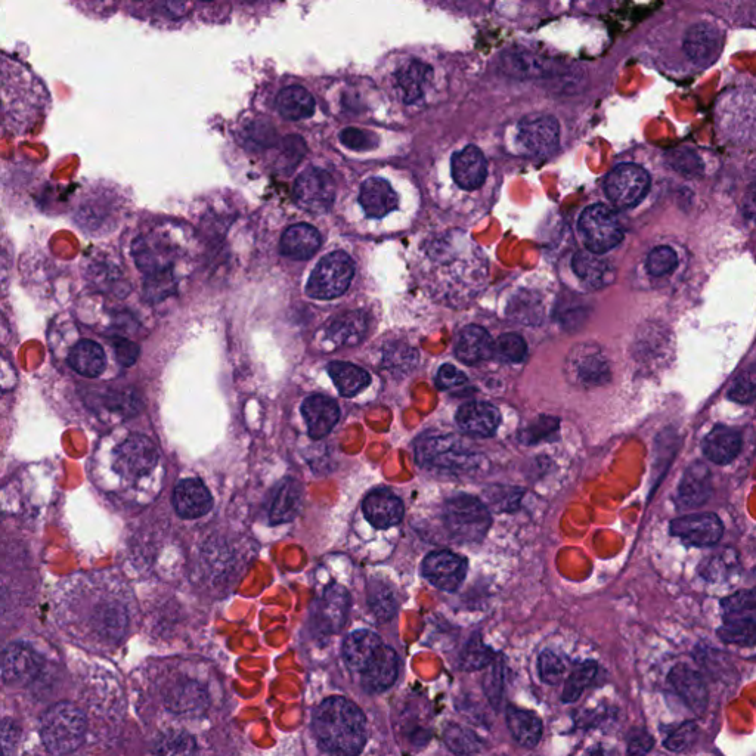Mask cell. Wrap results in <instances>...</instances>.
I'll return each mask as SVG.
<instances>
[{
    "mask_svg": "<svg viewBox=\"0 0 756 756\" xmlns=\"http://www.w3.org/2000/svg\"><path fill=\"white\" fill-rule=\"evenodd\" d=\"M443 739H445L446 746L455 754H476L482 746L476 734L460 727V725H449L445 734H443Z\"/></svg>",
    "mask_w": 756,
    "mask_h": 756,
    "instance_id": "cell-42",
    "label": "cell"
},
{
    "mask_svg": "<svg viewBox=\"0 0 756 756\" xmlns=\"http://www.w3.org/2000/svg\"><path fill=\"white\" fill-rule=\"evenodd\" d=\"M45 82L30 65L0 51V130H23L51 107Z\"/></svg>",
    "mask_w": 756,
    "mask_h": 756,
    "instance_id": "cell-1",
    "label": "cell"
},
{
    "mask_svg": "<svg viewBox=\"0 0 756 756\" xmlns=\"http://www.w3.org/2000/svg\"><path fill=\"white\" fill-rule=\"evenodd\" d=\"M277 107L284 119L299 122L314 116L315 99L302 86H288L278 95Z\"/></svg>",
    "mask_w": 756,
    "mask_h": 756,
    "instance_id": "cell-32",
    "label": "cell"
},
{
    "mask_svg": "<svg viewBox=\"0 0 756 756\" xmlns=\"http://www.w3.org/2000/svg\"><path fill=\"white\" fill-rule=\"evenodd\" d=\"M712 492L711 470L703 463H694L684 473L678 486V504L684 508L700 507Z\"/></svg>",
    "mask_w": 756,
    "mask_h": 756,
    "instance_id": "cell-25",
    "label": "cell"
},
{
    "mask_svg": "<svg viewBox=\"0 0 756 756\" xmlns=\"http://www.w3.org/2000/svg\"><path fill=\"white\" fill-rule=\"evenodd\" d=\"M507 725L511 736L525 748H535L542 739V721L535 712L508 708Z\"/></svg>",
    "mask_w": 756,
    "mask_h": 756,
    "instance_id": "cell-31",
    "label": "cell"
},
{
    "mask_svg": "<svg viewBox=\"0 0 756 756\" xmlns=\"http://www.w3.org/2000/svg\"><path fill=\"white\" fill-rule=\"evenodd\" d=\"M368 331V318L362 312H347L337 316L327 328L328 340L337 346H356Z\"/></svg>",
    "mask_w": 756,
    "mask_h": 756,
    "instance_id": "cell-30",
    "label": "cell"
},
{
    "mask_svg": "<svg viewBox=\"0 0 756 756\" xmlns=\"http://www.w3.org/2000/svg\"><path fill=\"white\" fill-rule=\"evenodd\" d=\"M314 733L327 754L358 755L367 742V721L355 703L331 697L316 709Z\"/></svg>",
    "mask_w": 756,
    "mask_h": 756,
    "instance_id": "cell-2",
    "label": "cell"
},
{
    "mask_svg": "<svg viewBox=\"0 0 756 756\" xmlns=\"http://www.w3.org/2000/svg\"><path fill=\"white\" fill-rule=\"evenodd\" d=\"M669 681L693 712L702 714L705 711L708 706V689L696 671L686 665L675 666L669 675Z\"/></svg>",
    "mask_w": 756,
    "mask_h": 756,
    "instance_id": "cell-24",
    "label": "cell"
},
{
    "mask_svg": "<svg viewBox=\"0 0 756 756\" xmlns=\"http://www.w3.org/2000/svg\"><path fill=\"white\" fill-rule=\"evenodd\" d=\"M417 461L430 469L470 472L479 466V457L455 436H429L417 443Z\"/></svg>",
    "mask_w": 756,
    "mask_h": 756,
    "instance_id": "cell-5",
    "label": "cell"
},
{
    "mask_svg": "<svg viewBox=\"0 0 756 756\" xmlns=\"http://www.w3.org/2000/svg\"><path fill=\"white\" fill-rule=\"evenodd\" d=\"M359 203L367 216L381 219L398 207L399 198L389 182L381 178H370L362 184Z\"/></svg>",
    "mask_w": 756,
    "mask_h": 756,
    "instance_id": "cell-23",
    "label": "cell"
},
{
    "mask_svg": "<svg viewBox=\"0 0 756 756\" xmlns=\"http://www.w3.org/2000/svg\"><path fill=\"white\" fill-rule=\"evenodd\" d=\"M579 234L590 252L603 254L624 240V229L615 213L603 204H594L579 219Z\"/></svg>",
    "mask_w": 756,
    "mask_h": 756,
    "instance_id": "cell-7",
    "label": "cell"
},
{
    "mask_svg": "<svg viewBox=\"0 0 756 756\" xmlns=\"http://www.w3.org/2000/svg\"><path fill=\"white\" fill-rule=\"evenodd\" d=\"M365 517L377 529H389L401 523L404 517V504L389 489H376L370 492L362 503Z\"/></svg>",
    "mask_w": 756,
    "mask_h": 756,
    "instance_id": "cell-18",
    "label": "cell"
},
{
    "mask_svg": "<svg viewBox=\"0 0 756 756\" xmlns=\"http://www.w3.org/2000/svg\"><path fill=\"white\" fill-rule=\"evenodd\" d=\"M573 271L585 284L594 288L606 285L610 277L609 263L590 250L576 254L573 259Z\"/></svg>",
    "mask_w": 756,
    "mask_h": 756,
    "instance_id": "cell-37",
    "label": "cell"
},
{
    "mask_svg": "<svg viewBox=\"0 0 756 756\" xmlns=\"http://www.w3.org/2000/svg\"><path fill=\"white\" fill-rule=\"evenodd\" d=\"M491 659V650L486 649V647L476 638V640L470 641L469 646L464 650L461 663H463V668L467 669V671H476V669L488 665V663L491 662Z\"/></svg>",
    "mask_w": 756,
    "mask_h": 756,
    "instance_id": "cell-48",
    "label": "cell"
},
{
    "mask_svg": "<svg viewBox=\"0 0 756 756\" xmlns=\"http://www.w3.org/2000/svg\"><path fill=\"white\" fill-rule=\"evenodd\" d=\"M85 733V714L73 703H57L45 712L40 721L43 745L54 755L76 752L85 740Z\"/></svg>",
    "mask_w": 756,
    "mask_h": 756,
    "instance_id": "cell-3",
    "label": "cell"
},
{
    "mask_svg": "<svg viewBox=\"0 0 756 756\" xmlns=\"http://www.w3.org/2000/svg\"><path fill=\"white\" fill-rule=\"evenodd\" d=\"M671 534L689 547H711L720 541L724 526L717 514H689L671 523Z\"/></svg>",
    "mask_w": 756,
    "mask_h": 756,
    "instance_id": "cell-12",
    "label": "cell"
},
{
    "mask_svg": "<svg viewBox=\"0 0 756 756\" xmlns=\"http://www.w3.org/2000/svg\"><path fill=\"white\" fill-rule=\"evenodd\" d=\"M158 752H161V754H191V752H194V745H192V740L184 734H173L161 743Z\"/></svg>",
    "mask_w": 756,
    "mask_h": 756,
    "instance_id": "cell-54",
    "label": "cell"
},
{
    "mask_svg": "<svg viewBox=\"0 0 756 756\" xmlns=\"http://www.w3.org/2000/svg\"><path fill=\"white\" fill-rule=\"evenodd\" d=\"M445 523L458 542L479 544L491 528L492 517L479 498L457 495L445 505Z\"/></svg>",
    "mask_w": 756,
    "mask_h": 756,
    "instance_id": "cell-4",
    "label": "cell"
},
{
    "mask_svg": "<svg viewBox=\"0 0 756 756\" xmlns=\"http://www.w3.org/2000/svg\"><path fill=\"white\" fill-rule=\"evenodd\" d=\"M697 736V725L686 723L672 731L671 736L665 740V748L672 752H683L693 745Z\"/></svg>",
    "mask_w": 756,
    "mask_h": 756,
    "instance_id": "cell-50",
    "label": "cell"
},
{
    "mask_svg": "<svg viewBox=\"0 0 756 756\" xmlns=\"http://www.w3.org/2000/svg\"><path fill=\"white\" fill-rule=\"evenodd\" d=\"M321 247V235L314 226L299 223L290 226L281 238V253L294 260H306Z\"/></svg>",
    "mask_w": 756,
    "mask_h": 756,
    "instance_id": "cell-28",
    "label": "cell"
},
{
    "mask_svg": "<svg viewBox=\"0 0 756 756\" xmlns=\"http://www.w3.org/2000/svg\"><path fill=\"white\" fill-rule=\"evenodd\" d=\"M173 507L182 519H200L212 510V494L201 480L185 479L176 485Z\"/></svg>",
    "mask_w": 756,
    "mask_h": 756,
    "instance_id": "cell-17",
    "label": "cell"
},
{
    "mask_svg": "<svg viewBox=\"0 0 756 756\" xmlns=\"http://www.w3.org/2000/svg\"><path fill=\"white\" fill-rule=\"evenodd\" d=\"M158 451L147 436L132 435L117 446L114 469L125 479H139L157 466Z\"/></svg>",
    "mask_w": 756,
    "mask_h": 756,
    "instance_id": "cell-10",
    "label": "cell"
},
{
    "mask_svg": "<svg viewBox=\"0 0 756 756\" xmlns=\"http://www.w3.org/2000/svg\"><path fill=\"white\" fill-rule=\"evenodd\" d=\"M498 408L488 402H469L457 412V424L464 433L476 438H491L500 426Z\"/></svg>",
    "mask_w": 756,
    "mask_h": 756,
    "instance_id": "cell-19",
    "label": "cell"
},
{
    "mask_svg": "<svg viewBox=\"0 0 756 756\" xmlns=\"http://www.w3.org/2000/svg\"><path fill=\"white\" fill-rule=\"evenodd\" d=\"M244 2H256V0H244Z\"/></svg>",
    "mask_w": 756,
    "mask_h": 756,
    "instance_id": "cell-58",
    "label": "cell"
},
{
    "mask_svg": "<svg viewBox=\"0 0 756 756\" xmlns=\"http://www.w3.org/2000/svg\"><path fill=\"white\" fill-rule=\"evenodd\" d=\"M206 2H212V0H206Z\"/></svg>",
    "mask_w": 756,
    "mask_h": 756,
    "instance_id": "cell-59",
    "label": "cell"
},
{
    "mask_svg": "<svg viewBox=\"0 0 756 756\" xmlns=\"http://www.w3.org/2000/svg\"><path fill=\"white\" fill-rule=\"evenodd\" d=\"M755 607V591H739L723 600L724 619H755Z\"/></svg>",
    "mask_w": 756,
    "mask_h": 756,
    "instance_id": "cell-43",
    "label": "cell"
},
{
    "mask_svg": "<svg viewBox=\"0 0 756 756\" xmlns=\"http://www.w3.org/2000/svg\"><path fill=\"white\" fill-rule=\"evenodd\" d=\"M68 361L77 373L89 378L101 376L107 365L104 350L91 340H83L74 347Z\"/></svg>",
    "mask_w": 756,
    "mask_h": 756,
    "instance_id": "cell-36",
    "label": "cell"
},
{
    "mask_svg": "<svg viewBox=\"0 0 756 756\" xmlns=\"http://www.w3.org/2000/svg\"><path fill=\"white\" fill-rule=\"evenodd\" d=\"M495 352H497L498 358L503 359V361L516 364V362H522L525 359L528 346L519 334L508 333L503 334L498 339L497 345H494Z\"/></svg>",
    "mask_w": 756,
    "mask_h": 756,
    "instance_id": "cell-44",
    "label": "cell"
},
{
    "mask_svg": "<svg viewBox=\"0 0 756 756\" xmlns=\"http://www.w3.org/2000/svg\"><path fill=\"white\" fill-rule=\"evenodd\" d=\"M755 396L754 373H745L737 378L733 389L730 390V398L740 404H751Z\"/></svg>",
    "mask_w": 756,
    "mask_h": 756,
    "instance_id": "cell-51",
    "label": "cell"
},
{
    "mask_svg": "<svg viewBox=\"0 0 756 756\" xmlns=\"http://www.w3.org/2000/svg\"><path fill=\"white\" fill-rule=\"evenodd\" d=\"M723 48V34L714 24L700 23L693 26L684 39V51L689 60L706 67L717 60Z\"/></svg>",
    "mask_w": 756,
    "mask_h": 756,
    "instance_id": "cell-16",
    "label": "cell"
},
{
    "mask_svg": "<svg viewBox=\"0 0 756 756\" xmlns=\"http://www.w3.org/2000/svg\"><path fill=\"white\" fill-rule=\"evenodd\" d=\"M433 80V68L417 58L404 60L392 73L393 89L404 104L412 105L426 96Z\"/></svg>",
    "mask_w": 756,
    "mask_h": 756,
    "instance_id": "cell-15",
    "label": "cell"
},
{
    "mask_svg": "<svg viewBox=\"0 0 756 756\" xmlns=\"http://www.w3.org/2000/svg\"><path fill=\"white\" fill-rule=\"evenodd\" d=\"M538 669L541 680L544 683L550 684V686H557L563 680V677H565V663L551 650H545V652L541 653Z\"/></svg>",
    "mask_w": 756,
    "mask_h": 756,
    "instance_id": "cell-45",
    "label": "cell"
},
{
    "mask_svg": "<svg viewBox=\"0 0 756 756\" xmlns=\"http://www.w3.org/2000/svg\"><path fill=\"white\" fill-rule=\"evenodd\" d=\"M488 175L485 156L474 145L458 151L452 157V178L458 187L473 191L482 187Z\"/></svg>",
    "mask_w": 756,
    "mask_h": 756,
    "instance_id": "cell-21",
    "label": "cell"
},
{
    "mask_svg": "<svg viewBox=\"0 0 756 756\" xmlns=\"http://www.w3.org/2000/svg\"><path fill=\"white\" fill-rule=\"evenodd\" d=\"M302 414L312 439H322L334 429L340 418V408L327 396L314 395L305 399Z\"/></svg>",
    "mask_w": 756,
    "mask_h": 756,
    "instance_id": "cell-22",
    "label": "cell"
},
{
    "mask_svg": "<svg viewBox=\"0 0 756 756\" xmlns=\"http://www.w3.org/2000/svg\"><path fill=\"white\" fill-rule=\"evenodd\" d=\"M677 253L668 246L656 247L647 257V271L653 277L669 274L677 266Z\"/></svg>",
    "mask_w": 756,
    "mask_h": 756,
    "instance_id": "cell-46",
    "label": "cell"
},
{
    "mask_svg": "<svg viewBox=\"0 0 756 756\" xmlns=\"http://www.w3.org/2000/svg\"><path fill=\"white\" fill-rule=\"evenodd\" d=\"M294 198L306 212L324 215L336 200V184L325 170L308 169L297 178Z\"/></svg>",
    "mask_w": 756,
    "mask_h": 756,
    "instance_id": "cell-9",
    "label": "cell"
},
{
    "mask_svg": "<svg viewBox=\"0 0 756 756\" xmlns=\"http://www.w3.org/2000/svg\"><path fill=\"white\" fill-rule=\"evenodd\" d=\"M674 158L675 167L684 164L683 167H680V170H683V173H690L697 169L699 158L693 156L692 153H687V151H684V153H675Z\"/></svg>",
    "mask_w": 756,
    "mask_h": 756,
    "instance_id": "cell-57",
    "label": "cell"
},
{
    "mask_svg": "<svg viewBox=\"0 0 756 756\" xmlns=\"http://www.w3.org/2000/svg\"><path fill=\"white\" fill-rule=\"evenodd\" d=\"M340 141L345 147L355 151L373 150L377 145L376 135L365 130L353 129V127L340 133Z\"/></svg>",
    "mask_w": 756,
    "mask_h": 756,
    "instance_id": "cell-49",
    "label": "cell"
},
{
    "mask_svg": "<svg viewBox=\"0 0 756 756\" xmlns=\"http://www.w3.org/2000/svg\"><path fill=\"white\" fill-rule=\"evenodd\" d=\"M355 275V263L345 252H334L325 256L316 265L309 278V296L319 300H331L346 293Z\"/></svg>",
    "mask_w": 756,
    "mask_h": 756,
    "instance_id": "cell-6",
    "label": "cell"
},
{
    "mask_svg": "<svg viewBox=\"0 0 756 756\" xmlns=\"http://www.w3.org/2000/svg\"><path fill=\"white\" fill-rule=\"evenodd\" d=\"M504 67L507 73L517 77H544L547 76V71H551L541 58L526 54L508 55Z\"/></svg>",
    "mask_w": 756,
    "mask_h": 756,
    "instance_id": "cell-41",
    "label": "cell"
},
{
    "mask_svg": "<svg viewBox=\"0 0 756 756\" xmlns=\"http://www.w3.org/2000/svg\"><path fill=\"white\" fill-rule=\"evenodd\" d=\"M734 567H737V562L733 553L728 554V556L715 554L711 560H706L705 565L702 566V575L708 578V581H723L725 576L733 572Z\"/></svg>",
    "mask_w": 756,
    "mask_h": 756,
    "instance_id": "cell-47",
    "label": "cell"
},
{
    "mask_svg": "<svg viewBox=\"0 0 756 756\" xmlns=\"http://www.w3.org/2000/svg\"><path fill=\"white\" fill-rule=\"evenodd\" d=\"M347 609H349V596L345 588L333 585L325 591L324 599L319 609V619L322 627L327 632L339 631L346 621Z\"/></svg>",
    "mask_w": 756,
    "mask_h": 756,
    "instance_id": "cell-33",
    "label": "cell"
},
{
    "mask_svg": "<svg viewBox=\"0 0 756 756\" xmlns=\"http://www.w3.org/2000/svg\"><path fill=\"white\" fill-rule=\"evenodd\" d=\"M630 754H647L653 748V737L647 731L638 730L630 737Z\"/></svg>",
    "mask_w": 756,
    "mask_h": 756,
    "instance_id": "cell-56",
    "label": "cell"
},
{
    "mask_svg": "<svg viewBox=\"0 0 756 756\" xmlns=\"http://www.w3.org/2000/svg\"><path fill=\"white\" fill-rule=\"evenodd\" d=\"M328 374L339 389L340 395L352 398L370 384L371 377L367 371L349 362H331Z\"/></svg>",
    "mask_w": 756,
    "mask_h": 756,
    "instance_id": "cell-35",
    "label": "cell"
},
{
    "mask_svg": "<svg viewBox=\"0 0 756 756\" xmlns=\"http://www.w3.org/2000/svg\"><path fill=\"white\" fill-rule=\"evenodd\" d=\"M466 573V560L451 551H433L423 562L424 578L445 593H455L463 584Z\"/></svg>",
    "mask_w": 756,
    "mask_h": 756,
    "instance_id": "cell-14",
    "label": "cell"
},
{
    "mask_svg": "<svg viewBox=\"0 0 756 756\" xmlns=\"http://www.w3.org/2000/svg\"><path fill=\"white\" fill-rule=\"evenodd\" d=\"M576 374L584 383H601L603 377L609 374L606 359L597 350L579 352L575 359Z\"/></svg>",
    "mask_w": 756,
    "mask_h": 756,
    "instance_id": "cell-38",
    "label": "cell"
},
{
    "mask_svg": "<svg viewBox=\"0 0 756 756\" xmlns=\"http://www.w3.org/2000/svg\"><path fill=\"white\" fill-rule=\"evenodd\" d=\"M383 646L380 637L371 631H355L346 638L343 646V656L347 666L352 671L361 674L368 662L376 656L380 647Z\"/></svg>",
    "mask_w": 756,
    "mask_h": 756,
    "instance_id": "cell-29",
    "label": "cell"
},
{
    "mask_svg": "<svg viewBox=\"0 0 756 756\" xmlns=\"http://www.w3.org/2000/svg\"><path fill=\"white\" fill-rule=\"evenodd\" d=\"M436 381L441 389H455V387L464 386L467 383V377L454 365L446 364L439 368Z\"/></svg>",
    "mask_w": 756,
    "mask_h": 756,
    "instance_id": "cell-53",
    "label": "cell"
},
{
    "mask_svg": "<svg viewBox=\"0 0 756 756\" xmlns=\"http://www.w3.org/2000/svg\"><path fill=\"white\" fill-rule=\"evenodd\" d=\"M114 353H116L119 364H122L123 367H130L138 359L139 347L129 340H119L114 346Z\"/></svg>",
    "mask_w": 756,
    "mask_h": 756,
    "instance_id": "cell-55",
    "label": "cell"
},
{
    "mask_svg": "<svg viewBox=\"0 0 756 756\" xmlns=\"http://www.w3.org/2000/svg\"><path fill=\"white\" fill-rule=\"evenodd\" d=\"M755 627V619H724L718 635L724 643L754 646Z\"/></svg>",
    "mask_w": 756,
    "mask_h": 756,
    "instance_id": "cell-39",
    "label": "cell"
},
{
    "mask_svg": "<svg viewBox=\"0 0 756 756\" xmlns=\"http://www.w3.org/2000/svg\"><path fill=\"white\" fill-rule=\"evenodd\" d=\"M742 449V436L727 426H717L703 441V452L712 463L730 464Z\"/></svg>",
    "mask_w": 756,
    "mask_h": 756,
    "instance_id": "cell-27",
    "label": "cell"
},
{
    "mask_svg": "<svg viewBox=\"0 0 756 756\" xmlns=\"http://www.w3.org/2000/svg\"><path fill=\"white\" fill-rule=\"evenodd\" d=\"M40 656L26 644H11L0 655V677L12 686H27L42 671Z\"/></svg>",
    "mask_w": 756,
    "mask_h": 756,
    "instance_id": "cell-13",
    "label": "cell"
},
{
    "mask_svg": "<svg viewBox=\"0 0 756 756\" xmlns=\"http://www.w3.org/2000/svg\"><path fill=\"white\" fill-rule=\"evenodd\" d=\"M20 742V728L11 721L0 723V755H9L17 749Z\"/></svg>",
    "mask_w": 756,
    "mask_h": 756,
    "instance_id": "cell-52",
    "label": "cell"
},
{
    "mask_svg": "<svg viewBox=\"0 0 756 756\" xmlns=\"http://www.w3.org/2000/svg\"><path fill=\"white\" fill-rule=\"evenodd\" d=\"M560 139V126L554 117L545 114L529 116L519 123L517 141L520 147L534 157H547L556 151Z\"/></svg>",
    "mask_w": 756,
    "mask_h": 756,
    "instance_id": "cell-11",
    "label": "cell"
},
{
    "mask_svg": "<svg viewBox=\"0 0 756 756\" xmlns=\"http://www.w3.org/2000/svg\"><path fill=\"white\" fill-rule=\"evenodd\" d=\"M300 508H302V486L297 480L287 479L278 489L269 517L274 525L291 522L299 514Z\"/></svg>",
    "mask_w": 756,
    "mask_h": 756,
    "instance_id": "cell-34",
    "label": "cell"
},
{
    "mask_svg": "<svg viewBox=\"0 0 756 756\" xmlns=\"http://www.w3.org/2000/svg\"><path fill=\"white\" fill-rule=\"evenodd\" d=\"M650 188V176L646 169L634 163L616 166L606 178L607 197L618 209H631L643 200Z\"/></svg>",
    "mask_w": 756,
    "mask_h": 756,
    "instance_id": "cell-8",
    "label": "cell"
},
{
    "mask_svg": "<svg viewBox=\"0 0 756 756\" xmlns=\"http://www.w3.org/2000/svg\"><path fill=\"white\" fill-rule=\"evenodd\" d=\"M399 672V659L395 650L381 646L373 659L361 672L362 684L370 693H381L393 686Z\"/></svg>",
    "mask_w": 756,
    "mask_h": 756,
    "instance_id": "cell-20",
    "label": "cell"
},
{
    "mask_svg": "<svg viewBox=\"0 0 756 756\" xmlns=\"http://www.w3.org/2000/svg\"><path fill=\"white\" fill-rule=\"evenodd\" d=\"M494 345L491 334L485 328L469 325L458 336L455 355L464 364H480L494 355Z\"/></svg>",
    "mask_w": 756,
    "mask_h": 756,
    "instance_id": "cell-26",
    "label": "cell"
},
{
    "mask_svg": "<svg viewBox=\"0 0 756 756\" xmlns=\"http://www.w3.org/2000/svg\"><path fill=\"white\" fill-rule=\"evenodd\" d=\"M597 674V663L588 661L579 665L567 678L565 690H563V702L573 703L582 696V693L590 686Z\"/></svg>",
    "mask_w": 756,
    "mask_h": 756,
    "instance_id": "cell-40",
    "label": "cell"
}]
</instances>
